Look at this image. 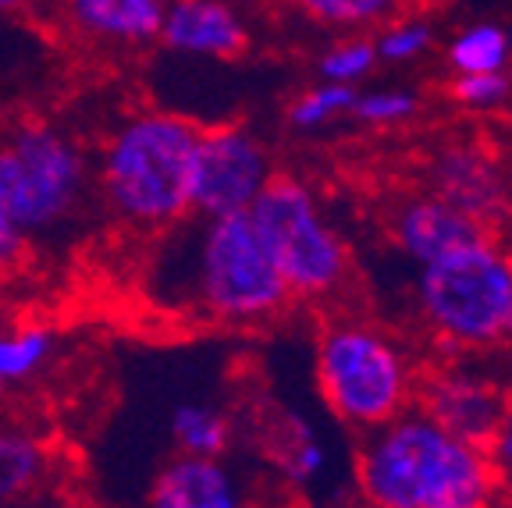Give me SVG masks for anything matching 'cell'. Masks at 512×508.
<instances>
[{
  "label": "cell",
  "instance_id": "1",
  "mask_svg": "<svg viewBox=\"0 0 512 508\" xmlns=\"http://www.w3.org/2000/svg\"><path fill=\"white\" fill-rule=\"evenodd\" d=\"M143 288L160 310L221 324H260L288 302L285 281L249 214H189L160 231Z\"/></svg>",
  "mask_w": 512,
  "mask_h": 508
},
{
  "label": "cell",
  "instance_id": "2",
  "mask_svg": "<svg viewBox=\"0 0 512 508\" xmlns=\"http://www.w3.org/2000/svg\"><path fill=\"white\" fill-rule=\"evenodd\" d=\"M360 487L374 508H495L498 469L484 448L459 441L427 413L370 427Z\"/></svg>",
  "mask_w": 512,
  "mask_h": 508
},
{
  "label": "cell",
  "instance_id": "3",
  "mask_svg": "<svg viewBox=\"0 0 512 508\" xmlns=\"http://www.w3.org/2000/svg\"><path fill=\"white\" fill-rule=\"evenodd\" d=\"M200 125L171 111L121 118L96 153L93 185L104 210L125 228L168 231L192 214L189 175Z\"/></svg>",
  "mask_w": 512,
  "mask_h": 508
},
{
  "label": "cell",
  "instance_id": "4",
  "mask_svg": "<svg viewBox=\"0 0 512 508\" xmlns=\"http://www.w3.org/2000/svg\"><path fill=\"white\" fill-rule=\"evenodd\" d=\"M93 189V160L75 135L50 121L0 132V210L22 239L68 224Z\"/></svg>",
  "mask_w": 512,
  "mask_h": 508
},
{
  "label": "cell",
  "instance_id": "5",
  "mask_svg": "<svg viewBox=\"0 0 512 508\" xmlns=\"http://www.w3.org/2000/svg\"><path fill=\"white\" fill-rule=\"evenodd\" d=\"M249 221L260 231L288 299H324L345 281V246L306 185L274 175L249 207Z\"/></svg>",
  "mask_w": 512,
  "mask_h": 508
},
{
  "label": "cell",
  "instance_id": "6",
  "mask_svg": "<svg viewBox=\"0 0 512 508\" xmlns=\"http://www.w3.org/2000/svg\"><path fill=\"white\" fill-rule=\"evenodd\" d=\"M420 306L448 342H495L505 334L512 313V260L484 239L424 263Z\"/></svg>",
  "mask_w": 512,
  "mask_h": 508
},
{
  "label": "cell",
  "instance_id": "7",
  "mask_svg": "<svg viewBox=\"0 0 512 508\" xmlns=\"http://www.w3.org/2000/svg\"><path fill=\"white\" fill-rule=\"evenodd\" d=\"M317 384L324 402L356 427H381L409 402V366L384 334L335 324L320 334Z\"/></svg>",
  "mask_w": 512,
  "mask_h": 508
},
{
  "label": "cell",
  "instance_id": "8",
  "mask_svg": "<svg viewBox=\"0 0 512 508\" xmlns=\"http://www.w3.org/2000/svg\"><path fill=\"white\" fill-rule=\"evenodd\" d=\"M274 182L267 146L242 125L200 128L189 175V210L196 217L249 214Z\"/></svg>",
  "mask_w": 512,
  "mask_h": 508
},
{
  "label": "cell",
  "instance_id": "9",
  "mask_svg": "<svg viewBox=\"0 0 512 508\" xmlns=\"http://www.w3.org/2000/svg\"><path fill=\"white\" fill-rule=\"evenodd\" d=\"M160 43L185 57L228 61L246 50V22L228 0H168Z\"/></svg>",
  "mask_w": 512,
  "mask_h": 508
},
{
  "label": "cell",
  "instance_id": "10",
  "mask_svg": "<svg viewBox=\"0 0 512 508\" xmlns=\"http://www.w3.org/2000/svg\"><path fill=\"white\" fill-rule=\"evenodd\" d=\"M61 22L96 43L114 50H139L160 43V25L168 0H57Z\"/></svg>",
  "mask_w": 512,
  "mask_h": 508
},
{
  "label": "cell",
  "instance_id": "11",
  "mask_svg": "<svg viewBox=\"0 0 512 508\" xmlns=\"http://www.w3.org/2000/svg\"><path fill=\"white\" fill-rule=\"evenodd\" d=\"M424 413L431 416L438 427H445L459 441L484 448L488 452L498 430L509 420L512 405L498 388L473 377H441L427 388Z\"/></svg>",
  "mask_w": 512,
  "mask_h": 508
},
{
  "label": "cell",
  "instance_id": "12",
  "mask_svg": "<svg viewBox=\"0 0 512 508\" xmlns=\"http://www.w3.org/2000/svg\"><path fill=\"white\" fill-rule=\"evenodd\" d=\"M143 508H249V501L221 459L178 455L157 473Z\"/></svg>",
  "mask_w": 512,
  "mask_h": 508
},
{
  "label": "cell",
  "instance_id": "13",
  "mask_svg": "<svg viewBox=\"0 0 512 508\" xmlns=\"http://www.w3.org/2000/svg\"><path fill=\"white\" fill-rule=\"evenodd\" d=\"M395 235H399V246L420 263H434L484 242V228L438 196L409 203L395 221Z\"/></svg>",
  "mask_w": 512,
  "mask_h": 508
},
{
  "label": "cell",
  "instance_id": "14",
  "mask_svg": "<svg viewBox=\"0 0 512 508\" xmlns=\"http://www.w3.org/2000/svg\"><path fill=\"white\" fill-rule=\"evenodd\" d=\"M434 182H438V199L463 210L477 224L498 217L505 207L502 175L473 150H448L434 167Z\"/></svg>",
  "mask_w": 512,
  "mask_h": 508
},
{
  "label": "cell",
  "instance_id": "15",
  "mask_svg": "<svg viewBox=\"0 0 512 508\" xmlns=\"http://www.w3.org/2000/svg\"><path fill=\"white\" fill-rule=\"evenodd\" d=\"M54 331L47 327H11L0 331V395L43 374L54 356Z\"/></svg>",
  "mask_w": 512,
  "mask_h": 508
},
{
  "label": "cell",
  "instance_id": "16",
  "mask_svg": "<svg viewBox=\"0 0 512 508\" xmlns=\"http://www.w3.org/2000/svg\"><path fill=\"white\" fill-rule=\"evenodd\" d=\"M43 473H47V455L40 441L22 430H0V505L32 494Z\"/></svg>",
  "mask_w": 512,
  "mask_h": 508
},
{
  "label": "cell",
  "instance_id": "17",
  "mask_svg": "<svg viewBox=\"0 0 512 508\" xmlns=\"http://www.w3.org/2000/svg\"><path fill=\"white\" fill-rule=\"evenodd\" d=\"M171 437L182 455H196V459H221L232 441V427L217 413L214 405L203 402H182L171 413Z\"/></svg>",
  "mask_w": 512,
  "mask_h": 508
},
{
  "label": "cell",
  "instance_id": "18",
  "mask_svg": "<svg viewBox=\"0 0 512 508\" xmlns=\"http://www.w3.org/2000/svg\"><path fill=\"white\" fill-rule=\"evenodd\" d=\"M448 61L459 75H491L502 72L509 61V40L498 25H473L463 36H456Z\"/></svg>",
  "mask_w": 512,
  "mask_h": 508
},
{
  "label": "cell",
  "instance_id": "19",
  "mask_svg": "<svg viewBox=\"0 0 512 508\" xmlns=\"http://www.w3.org/2000/svg\"><path fill=\"white\" fill-rule=\"evenodd\" d=\"M352 104H356L352 86L324 82V86L306 89L296 104L288 107V121L296 128H320V125H328L331 118H338V114L352 111Z\"/></svg>",
  "mask_w": 512,
  "mask_h": 508
},
{
  "label": "cell",
  "instance_id": "20",
  "mask_svg": "<svg viewBox=\"0 0 512 508\" xmlns=\"http://www.w3.org/2000/svg\"><path fill=\"white\" fill-rule=\"evenodd\" d=\"M296 8L324 25H367L399 8V0H296Z\"/></svg>",
  "mask_w": 512,
  "mask_h": 508
},
{
  "label": "cell",
  "instance_id": "21",
  "mask_svg": "<svg viewBox=\"0 0 512 508\" xmlns=\"http://www.w3.org/2000/svg\"><path fill=\"white\" fill-rule=\"evenodd\" d=\"M377 61V50L363 40H345L338 47H331L328 54L320 57V75L324 82H338V86H352L356 79L374 68Z\"/></svg>",
  "mask_w": 512,
  "mask_h": 508
},
{
  "label": "cell",
  "instance_id": "22",
  "mask_svg": "<svg viewBox=\"0 0 512 508\" xmlns=\"http://www.w3.org/2000/svg\"><path fill=\"white\" fill-rule=\"evenodd\" d=\"M281 462H285V473L292 480H313L324 466V448L320 441L310 434V427L296 423V434H288V445L281 452Z\"/></svg>",
  "mask_w": 512,
  "mask_h": 508
},
{
  "label": "cell",
  "instance_id": "23",
  "mask_svg": "<svg viewBox=\"0 0 512 508\" xmlns=\"http://www.w3.org/2000/svg\"><path fill=\"white\" fill-rule=\"evenodd\" d=\"M427 47H431V29H427L424 22H406L384 32L381 43H377V54H381L384 61H413V57H420Z\"/></svg>",
  "mask_w": 512,
  "mask_h": 508
},
{
  "label": "cell",
  "instance_id": "24",
  "mask_svg": "<svg viewBox=\"0 0 512 508\" xmlns=\"http://www.w3.org/2000/svg\"><path fill=\"white\" fill-rule=\"evenodd\" d=\"M416 107L413 96L406 93H370V96H356L352 111L360 114L363 121H377V125H388V121H402L409 118Z\"/></svg>",
  "mask_w": 512,
  "mask_h": 508
},
{
  "label": "cell",
  "instance_id": "25",
  "mask_svg": "<svg viewBox=\"0 0 512 508\" xmlns=\"http://www.w3.org/2000/svg\"><path fill=\"white\" fill-rule=\"evenodd\" d=\"M452 93L463 100V104H473V107H491L498 100H505L509 93V82H505L502 72H491V75H459Z\"/></svg>",
  "mask_w": 512,
  "mask_h": 508
},
{
  "label": "cell",
  "instance_id": "26",
  "mask_svg": "<svg viewBox=\"0 0 512 508\" xmlns=\"http://www.w3.org/2000/svg\"><path fill=\"white\" fill-rule=\"evenodd\" d=\"M488 455H491V462H495V469H498V480L512 484V413H509V420H505V427L498 430V437L491 441Z\"/></svg>",
  "mask_w": 512,
  "mask_h": 508
},
{
  "label": "cell",
  "instance_id": "27",
  "mask_svg": "<svg viewBox=\"0 0 512 508\" xmlns=\"http://www.w3.org/2000/svg\"><path fill=\"white\" fill-rule=\"evenodd\" d=\"M22 246H25V239L18 235L15 224L4 217V210H0V274H4V270L22 256Z\"/></svg>",
  "mask_w": 512,
  "mask_h": 508
},
{
  "label": "cell",
  "instance_id": "28",
  "mask_svg": "<svg viewBox=\"0 0 512 508\" xmlns=\"http://www.w3.org/2000/svg\"><path fill=\"white\" fill-rule=\"evenodd\" d=\"M32 0H0V15H15V11H25Z\"/></svg>",
  "mask_w": 512,
  "mask_h": 508
},
{
  "label": "cell",
  "instance_id": "29",
  "mask_svg": "<svg viewBox=\"0 0 512 508\" xmlns=\"http://www.w3.org/2000/svg\"><path fill=\"white\" fill-rule=\"evenodd\" d=\"M505 334H512V313H509V324H505Z\"/></svg>",
  "mask_w": 512,
  "mask_h": 508
}]
</instances>
